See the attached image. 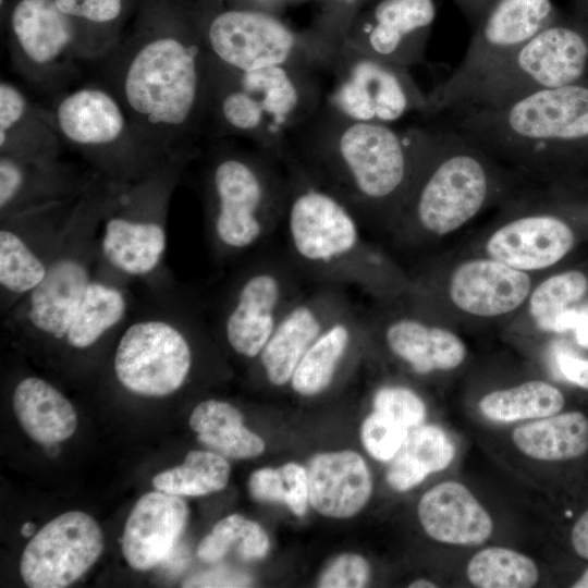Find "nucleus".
I'll use <instances>...</instances> for the list:
<instances>
[{"label": "nucleus", "instance_id": "nucleus-1", "mask_svg": "<svg viewBox=\"0 0 588 588\" xmlns=\"http://www.w3.org/2000/svg\"><path fill=\"white\" fill-rule=\"evenodd\" d=\"M426 139V124L399 130L354 121L324 103L289 134L284 159L343 200L362 222L408 195Z\"/></svg>", "mask_w": 588, "mask_h": 588}, {"label": "nucleus", "instance_id": "nucleus-2", "mask_svg": "<svg viewBox=\"0 0 588 588\" xmlns=\"http://www.w3.org/2000/svg\"><path fill=\"white\" fill-rule=\"evenodd\" d=\"M428 120L534 170L588 163V81L489 106H457Z\"/></svg>", "mask_w": 588, "mask_h": 588}, {"label": "nucleus", "instance_id": "nucleus-3", "mask_svg": "<svg viewBox=\"0 0 588 588\" xmlns=\"http://www.w3.org/2000/svg\"><path fill=\"white\" fill-rule=\"evenodd\" d=\"M114 94L163 156H194L187 135L207 108L208 60L201 35L146 36L127 47Z\"/></svg>", "mask_w": 588, "mask_h": 588}, {"label": "nucleus", "instance_id": "nucleus-4", "mask_svg": "<svg viewBox=\"0 0 588 588\" xmlns=\"http://www.w3.org/2000/svg\"><path fill=\"white\" fill-rule=\"evenodd\" d=\"M284 159L254 149H220L204 169L203 201L209 253L221 268L270 242L287 195Z\"/></svg>", "mask_w": 588, "mask_h": 588}, {"label": "nucleus", "instance_id": "nucleus-5", "mask_svg": "<svg viewBox=\"0 0 588 588\" xmlns=\"http://www.w3.org/2000/svg\"><path fill=\"white\" fill-rule=\"evenodd\" d=\"M284 161L289 185L281 225L293 264L310 283L376 290L383 259L365 240L357 216L294 163Z\"/></svg>", "mask_w": 588, "mask_h": 588}, {"label": "nucleus", "instance_id": "nucleus-6", "mask_svg": "<svg viewBox=\"0 0 588 588\" xmlns=\"http://www.w3.org/2000/svg\"><path fill=\"white\" fill-rule=\"evenodd\" d=\"M192 157L168 158L144 177L120 186L99 228L97 275L130 286L172 277L164 264L168 213Z\"/></svg>", "mask_w": 588, "mask_h": 588}, {"label": "nucleus", "instance_id": "nucleus-7", "mask_svg": "<svg viewBox=\"0 0 588 588\" xmlns=\"http://www.w3.org/2000/svg\"><path fill=\"white\" fill-rule=\"evenodd\" d=\"M120 186L96 177L45 279L0 317L7 332L21 340L60 344L95 278L99 228Z\"/></svg>", "mask_w": 588, "mask_h": 588}, {"label": "nucleus", "instance_id": "nucleus-8", "mask_svg": "<svg viewBox=\"0 0 588 588\" xmlns=\"http://www.w3.org/2000/svg\"><path fill=\"white\" fill-rule=\"evenodd\" d=\"M311 63L250 72L208 60V103L221 126L283 159L289 134L321 106Z\"/></svg>", "mask_w": 588, "mask_h": 588}, {"label": "nucleus", "instance_id": "nucleus-9", "mask_svg": "<svg viewBox=\"0 0 588 588\" xmlns=\"http://www.w3.org/2000/svg\"><path fill=\"white\" fill-rule=\"evenodd\" d=\"M228 268L232 269L216 295L205 301L209 327L233 353L253 360L310 282L284 246L274 248L267 243Z\"/></svg>", "mask_w": 588, "mask_h": 588}, {"label": "nucleus", "instance_id": "nucleus-10", "mask_svg": "<svg viewBox=\"0 0 588 588\" xmlns=\"http://www.w3.org/2000/svg\"><path fill=\"white\" fill-rule=\"evenodd\" d=\"M588 81V29L561 14L523 46L431 103L424 117L457 106H489Z\"/></svg>", "mask_w": 588, "mask_h": 588}, {"label": "nucleus", "instance_id": "nucleus-11", "mask_svg": "<svg viewBox=\"0 0 588 588\" xmlns=\"http://www.w3.org/2000/svg\"><path fill=\"white\" fill-rule=\"evenodd\" d=\"M50 114L63 143L110 181L135 182L171 158L145 138L118 96L102 87L84 86L65 94Z\"/></svg>", "mask_w": 588, "mask_h": 588}, {"label": "nucleus", "instance_id": "nucleus-12", "mask_svg": "<svg viewBox=\"0 0 588 588\" xmlns=\"http://www.w3.org/2000/svg\"><path fill=\"white\" fill-rule=\"evenodd\" d=\"M426 125L421 176L413 181L408 198L416 224L425 232L444 235L487 203L493 184L490 155L454 131L432 121Z\"/></svg>", "mask_w": 588, "mask_h": 588}, {"label": "nucleus", "instance_id": "nucleus-13", "mask_svg": "<svg viewBox=\"0 0 588 588\" xmlns=\"http://www.w3.org/2000/svg\"><path fill=\"white\" fill-rule=\"evenodd\" d=\"M207 57L237 72L294 63H324L335 45L318 29L297 33L273 12L238 7L215 13L200 32Z\"/></svg>", "mask_w": 588, "mask_h": 588}, {"label": "nucleus", "instance_id": "nucleus-14", "mask_svg": "<svg viewBox=\"0 0 588 588\" xmlns=\"http://www.w3.org/2000/svg\"><path fill=\"white\" fill-rule=\"evenodd\" d=\"M335 81L326 105L344 118L393 124L412 112L422 115L428 95L408 68L358 53L340 44L331 59Z\"/></svg>", "mask_w": 588, "mask_h": 588}, {"label": "nucleus", "instance_id": "nucleus-15", "mask_svg": "<svg viewBox=\"0 0 588 588\" xmlns=\"http://www.w3.org/2000/svg\"><path fill=\"white\" fill-rule=\"evenodd\" d=\"M83 195L0 219V317L45 279Z\"/></svg>", "mask_w": 588, "mask_h": 588}, {"label": "nucleus", "instance_id": "nucleus-16", "mask_svg": "<svg viewBox=\"0 0 588 588\" xmlns=\"http://www.w3.org/2000/svg\"><path fill=\"white\" fill-rule=\"evenodd\" d=\"M560 14L552 0H497L474 27L461 62L428 94V107L515 51Z\"/></svg>", "mask_w": 588, "mask_h": 588}, {"label": "nucleus", "instance_id": "nucleus-17", "mask_svg": "<svg viewBox=\"0 0 588 588\" xmlns=\"http://www.w3.org/2000/svg\"><path fill=\"white\" fill-rule=\"evenodd\" d=\"M436 16L434 0H373L352 20L340 44L409 68L425 60Z\"/></svg>", "mask_w": 588, "mask_h": 588}, {"label": "nucleus", "instance_id": "nucleus-18", "mask_svg": "<svg viewBox=\"0 0 588 588\" xmlns=\"http://www.w3.org/2000/svg\"><path fill=\"white\" fill-rule=\"evenodd\" d=\"M12 53L33 78L53 75L76 58L98 52L82 27L54 0H20L10 15Z\"/></svg>", "mask_w": 588, "mask_h": 588}, {"label": "nucleus", "instance_id": "nucleus-19", "mask_svg": "<svg viewBox=\"0 0 588 588\" xmlns=\"http://www.w3.org/2000/svg\"><path fill=\"white\" fill-rule=\"evenodd\" d=\"M103 549L97 522L81 511L47 523L25 547L20 573L30 588H62L84 575Z\"/></svg>", "mask_w": 588, "mask_h": 588}, {"label": "nucleus", "instance_id": "nucleus-20", "mask_svg": "<svg viewBox=\"0 0 588 588\" xmlns=\"http://www.w3.org/2000/svg\"><path fill=\"white\" fill-rule=\"evenodd\" d=\"M352 304L344 286L309 283L285 310L256 358L266 381L277 388L290 384L307 350Z\"/></svg>", "mask_w": 588, "mask_h": 588}, {"label": "nucleus", "instance_id": "nucleus-21", "mask_svg": "<svg viewBox=\"0 0 588 588\" xmlns=\"http://www.w3.org/2000/svg\"><path fill=\"white\" fill-rule=\"evenodd\" d=\"M98 175L60 158L0 155V219L79 198Z\"/></svg>", "mask_w": 588, "mask_h": 588}, {"label": "nucleus", "instance_id": "nucleus-22", "mask_svg": "<svg viewBox=\"0 0 588 588\" xmlns=\"http://www.w3.org/2000/svg\"><path fill=\"white\" fill-rule=\"evenodd\" d=\"M187 519V504L179 495L157 490L140 497L126 519L122 537V552L128 565L147 571L164 562Z\"/></svg>", "mask_w": 588, "mask_h": 588}, {"label": "nucleus", "instance_id": "nucleus-23", "mask_svg": "<svg viewBox=\"0 0 588 588\" xmlns=\"http://www.w3.org/2000/svg\"><path fill=\"white\" fill-rule=\"evenodd\" d=\"M574 233L554 215H529L499 228L487 242L491 259L520 271L540 270L560 261L573 247Z\"/></svg>", "mask_w": 588, "mask_h": 588}, {"label": "nucleus", "instance_id": "nucleus-24", "mask_svg": "<svg viewBox=\"0 0 588 588\" xmlns=\"http://www.w3.org/2000/svg\"><path fill=\"white\" fill-rule=\"evenodd\" d=\"M529 290L527 273L494 259L462 264L454 270L449 284L454 305L480 317L513 311L527 298Z\"/></svg>", "mask_w": 588, "mask_h": 588}, {"label": "nucleus", "instance_id": "nucleus-25", "mask_svg": "<svg viewBox=\"0 0 588 588\" xmlns=\"http://www.w3.org/2000/svg\"><path fill=\"white\" fill-rule=\"evenodd\" d=\"M306 473L309 504L323 516H354L370 499L371 476L357 452L317 454L309 461Z\"/></svg>", "mask_w": 588, "mask_h": 588}, {"label": "nucleus", "instance_id": "nucleus-26", "mask_svg": "<svg viewBox=\"0 0 588 588\" xmlns=\"http://www.w3.org/2000/svg\"><path fill=\"white\" fill-rule=\"evenodd\" d=\"M426 534L436 541L478 546L490 538L493 522L469 489L456 481H444L429 489L417 507Z\"/></svg>", "mask_w": 588, "mask_h": 588}, {"label": "nucleus", "instance_id": "nucleus-27", "mask_svg": "<svg viewBox=\"0 0 588 588\" xmlns=\"http://www.w3.org/2000/svg\"><path fill=\"white\" fill-rule=\"evenodd\" d=\"M64 143L50 111L9 81L0 83V155L29 160L60 158Z\"/></svg>", "mask_w": 588, "mask_h": 588}, {"label": "nucleus", "instance_id": "nucleus-28", "mask_svg": "<svg viewBox=\"0 0 588 588\" xmlns=\"http://www.w3.org/2000/svg\"><path fill=\"white\" fill-rule=\"evenodd\" d=\"M367 322L354 303L338 316L302 357L291 378V389L305 397L326 392L348 354L366 336Z\"/></svg>", "mask_w": 588, "mask_h": 588}, {"label": "nucleus", "instance_id": "nucleus-29", "mask_svg": "<svg viewBox=\"0 0 588 588\" xmlns=\"http://www.w3.org/2000/svg\"><path fill=\"white\" fill-rule=\"evenodd\" d=\"M383 339L388 350L419 375L454 369L466 357V346L456 334L414 317L391 319Z\"/></svg>", "mask_w": 588, "mask_h": 588}, {"label": "nucleus", "instance_id": "nucleus-30", "mask_svg": "<svg viewBox=\"0 0 588 588\" xmlns=\"http://www.w3.org/2000/svg\"><path fill=\"white\" fill-rule=\"evenodd\" d=\"M12 406L23 430L37 443L57 444L76 430L77 415L71 402L40 377L26 376L15 384Z\"/></svg>", "mask_w": 588, "mask_h": 588}, {"label": "nucleus", "instance_id": "nucleus-31", "mask_svg": "<svg viewBox=\"0 0 588 588\" xmlns=\"http://www.w3.org/2000/svg\"><path fill=\"white\" fill-rule=\"evenodd\" d=\"M512 440L534 460L577 458L588 451V418L580 412L554 414L516 427Z\"/></svg>", "mask_w": 588, "mask_h": 588}, {"label": "nucleus", "instance_id": "nucleus-32", "mask_svg": "<svg viewBox=\"0 0 588 588\" xmlns=\"http://www.w3.org/2000/svg\"><path fill=\"white\" fill-rule=\"evenodd\" d=\"M189 426L199 442L224 457L252 458L265 451V441L245 427L242 413L226 401L209 399L198 403Z\"/></svg>", "mask_w": 588, "mask_h": 588}, {"label": "nucleus", "instance_id": "nucleus-33", "mask_svg": "<svg viewBox=\"0 0 588 588\" xmlns=\"http://www.w3.org/2000/svg\"><path fill=\"white\" fill-rule=\"evenodd\" d=\"M454 456L455 446L440 427L420 425L408 431L387 471V481L396 491H407L428 475L445 469Z\"/></svg>", "mask_w": 588, "mask_h": 588}, {"label": "nucleus", "instance_id": "nucleus-34", "mask_svg": "<svg viewBox=\"0 0 588 588\" xmlns=\"http://www.w3.org/2000/svg\"><path fill=\"white\" fill-rule=\"evenodd\" d=\"M564 403V395L558 388L532 380L488 393L480 400L479 409L491 420L512 422L558 414Z\"/></svg>", "mask_w": 588, "mask_h": 588}, {"label": "nucleus", "instance_id": "nucleus-35", "mask_svg": "<svg viewBox=\"0 0 588 588\" xmlns=\"http://www.w3.org/2000/svg\"><path fill=\"white\" fill-rule=\"evenodd\" d=\"M230 478L224 456L212 451H191L181 465L157 474L152 486L179 497H200L222 490Z\"/></svg>", "mask_w": 588, "mask_h": 588}, {"label": "nucleus", "instance_id": "nucleus-36", "mask_svg": "<svg viewBox=\"0 0 588 588\" xmlns=\"http://www.w3.org/2000/svg\"><path fill=\"white\" fill-rule=\"evenodd\" d=\"M466 573L469 581L479 588H530L539 580V569L532 559L504 547L477 552Z\"/></svg>", "mask_w": 588, "mask_h": 588}, {"label": "nucleus", "instance_id": "nucleus-37", "mask_svg": "<svg viewBox=\"0 0 588 588\" xmlns=\"http://www.w3.org/2000/svg\"><path fill=\"white\" fill-rule=\"evenodd\" d=\"M233 548L241 560H260L269 552L270 541L258 523L240 514H232L219 520L200 541L197 556L206 563H215Z\"/></svg>", "mask_w": 588, "mask_h": 588}, {"label": "nucleus", "instance_id": "nucleus-38", "mask_svg": "<svg viewBox=\"0 0 588 588\" xmlns=\"http://www.w3.org/2000/svg\"><path fill=\"white\" fill-rule=\"evenodd\" d=\"M248 491L259 502L284 503L296 516H303L309 503L306 468L293 462L255 470Z\"/></svg>", "mask_w": 588, "mask_h": 588}, {"label": "nucleus", "instance_id": "nucleus-39", "mask_svg": "<svg viewBox=\"0 0 588 588\" xmlns=\"http://www.w3.org/2000/svg\"><path fill=\"white\" fill-rule=\"evenodd\" d=\"M587 289V277L579 270L552 275L532 292L530 314L541 329L555 331L560 317L585 295Z\"/></svg>", "mask_w": 588, "mask_h": 588}, {"label": "nucleus", "instance_id": "nucleus-40", "mask_svg": "<svg viewBox=\"0 0 588 588\" xmlns=\"http://www.w3.org/2000/svg\"><path fill=\"white\" fill-rule=\"evenodd\" d=\"M372 405L376 412L407 429L420 426L426 417L424 401L403 385L381 387L373 394Z\"/></svg>", "mask_w": 588, "mask_h": 588}, {"label": "nucleus", "instance_id": "nucleus-41", "mask_svg": "<svg viewBox=\"0 0 588 588\" xmlns=\"http://www.w3.org/2000/svg\"><path fill=\"white\" fill-rule=\"evenodd\" d=\"M408 429L373 411L364 420L360 439L366 451L377 461L389 462L403 445Z\"/></svg>", "mask_w": 588, "mask_h": 588}, {"label": "nucleus", "instance_id": "nucleus-42", "mask_svg": "<svg viewBox=\"0 0 588 588\" xmlns=\"http://www.w3.org/2000/svg\"><path fill=\"white\" fill-rule=\"evenodd\" d=\"M370 578V565L358 554L344 553L336 556L321 573L320 588H360Z\"/></svg>", "mask_w": 588, "mask_h": 588}, {"label": "nucleus", "instance_id": "nucleus-43", "mask_svg": "<svg viewBox=\"0 0 588 588\" xmlns=\"http://www.w3.org/2000/svg\"><path fill=\"white\" fill-rule=\"evenodd\" d=\"M54 1L62 12H64L66 15L71 16L74 21L78 23V25L82 27L85 34L86 32L83 28V23L93 24V25L111 24L118 20L123 9V0H54Z\"/></svg>", "mask_w": 588, "mask_h": 588}, {"label": "nucleus", "instance_id": "nucleus-44", "mask_svg": "<svg viewBox=\"0 0 588 588\" xmlns=\"http://www.w3.org/2000/svg\"><path fill=\"white\" fill-rule=\"evenodd\" d=\"M373 0H319L321 15L317 29L333 42L340 44L352 20Z\"/></svg>", "mask_w": 588, "mask_h": 588}, {"label": "nucleus", "instance_id": "nucleus-45", "mask_svg": "<svg viewBox=\"0 0 588 588\" xmlns=\"http://www.w3.org/2000/svg\"><path fill=\"white\" fill-rule=\"evenodd\" d=\"M248 578L225 569L210 571L193 576L183 583V587H240L247 586Z\"/></svg>", "mask_w": 588, "mask_h": 588}, {"label": "nucleus", "instance_id": "nucleus-46", "mask_svg": "<svg viewBox=\"0 0 588 588\" xmlns=\"http://www.w3.org/2000/svg\"><path fill=\"white\" fill-rule=\"evenodd\" d=\"M558 365L566 380L588 390V358L562 352L558 356Z\"/></svg>", "mask_w": 588, "mask_h": 588}, {"label": "nucleus", "instance_id": "nucleus-47", "mask_svg": "<svg viewBox=\"0 0 588 588\" xmlns=\"http://www.w3.org/2000/svg\"><path fill=\"white\" fill-rule=\"evenodd\" d=\"M571 542L574 551L588 561V510L574 524Z\"/></svg>", "mask_w": 588, "mask_h": 588}, {"label": "nucleus", "instance_id": "nucleus-48", "mask_svg": "<svg viewBox=\"0 0 588 588\" xmlns=\"http://www.w3.org/2000/svg\"><path fill=\"white\" fill-rule=\"evenodd\" d=\"M466 19L475 27L488 9L497 0H453Z\"/></svg>", "mask_w": 588, "mask_h": 588}, {"label": "nucleus", "instance_id": "nucleus-49", "mask_svg": "<svg viewBox=\"0 0 588 588\" xmlns=\"http://www.w3.org/2000/svg\"><path fill=\"white\" fill-rule=\"evenodd\" d=\"M571 329L574 330L578 344L588 348V311L574 310Z\"/></svg>", "mask_w": 588, "mask_h": 588}, {"label": "nucleus", "instance_id": "nucleus-50", "mask_svg": "<svg viewBox=\"0 0 588 588\" xmlns=\"http://www.w3.org/2000/svg\"><path fill=\"white\" fill-rule=\"evenodd\" d=\"M574 16L588 29V0H573Z\"/></svg>", "mask_w": 588, "mask_h": 588}, {"label": "nucleus", "instance_id": "nucleus-51", "mask_svg": "<svg viewBox=\"0 0 588 588\" xmlns=\"http://www.w3.org/2000/svg\"><path fill=\"white\" fill-rule=\"evenodd\" d=\"M255 1L256 3H258V7H257L258 9L273 12L275 8L280 5L281 3H284L286 1H293V0H255Z\"/></svg>", "mask_w": 588, "mask_h": 588}, {"label": "nucleus", "instance_id": "nucleus-52", "mask_svg": "<svg viewBox=\"0 0 588 588\" xmlns=\"http://www.w3.org/2000/svg\"><path fill=\"white\" fill-rule=\"evenodd\" d=\"M409 588H436L438 587L433 581L426 579V578H419L414 581H412L408 585Z\"/></svg>", "mask_w": 588, "mask_h": 588}, {"label": "nucleus", "instance_id": "nucleus-53", "mask_svg": "<svg viewBox=\"0 0 588 588\" xmlns=\"http://www.w3.org/2000/svg\"><path fill=\"white\" fill-rule=\"evenodd\" d=\"M573 588H588V567L583 572L578 579L572 586Z\"/></svg>", "mask_w": 588, "mask_h": 588}, {"label": "nucleus", "instance_id": "nucleus-54", "mask_svg": "<svg viewBox=\"0 0 588 588\" xmlns=\"http://www.w3.org/2000/svg\"><path fill=\"white\" fill-rule=\"evenodd\" d=\"M34 531L35 525L33 523L27 522L21 527V534L26 538H29L34 534Z\"/></svg>", "mask_w": 588, "mask_h": 588}]
</instances>
